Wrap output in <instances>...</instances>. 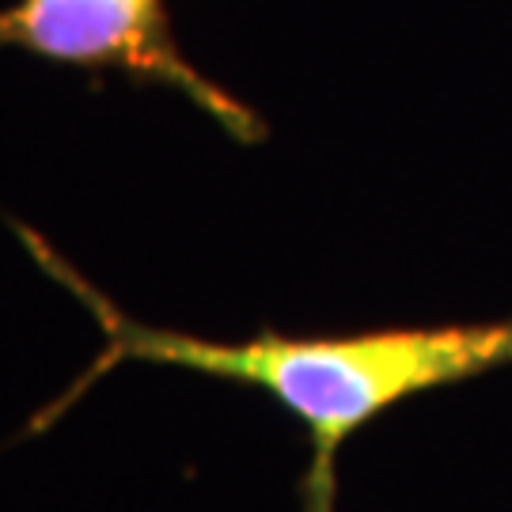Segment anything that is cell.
Instances as JSON below:
<instances>
[{
	"instance_id": "6da1fadb",
	"label": "cell",
	"mask_w": 512,
	"mask_h": 512,
	"mask_svg": "<svg viewBox=\"0 0 512 512\" xmlns=\"http://www.w3.org/2000/svg\"><path fill=\"white\" fill-rule=\"evenodd\" d=\"M16 236L46 274L92 311L95 327L107 338L103 353L76 376L57 403L31 421V429H46L95 380H103L110 368L126 361L194 368L217 380L258 387L308 429L311 467L300 478V512H334L338 448L372 418H380L410 395L463 384L490 368L512 365V319L463 327L361 330L323 338H289L277 330H258L247 342H217L183 330L148 327L99 293L35 228L16 224Z\"/></svg>"
},
{
	"instance_id": "7a4b0ae2",
	"label": "cell",
	"mask_w": 512,
	"mask_h": 512,
	"mask_svg": "<svg viewBox=\"0 0 512 512\" xmlns=\"http://www.w3.org/2000/svg\"><path fill=\"white\" fill-rule=\"evenodd\" d=\"M0 50L171 88L239 145L266 141L255 110L183 54L167 0H16L0 8Z\"/></svg>"
}]
</instances>
